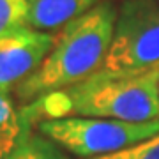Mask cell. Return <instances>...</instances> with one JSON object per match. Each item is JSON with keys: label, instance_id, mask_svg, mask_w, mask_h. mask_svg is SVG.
I'll return each mask as SVG.
<instances>
[{"label": "cell", "instance_id": "6da1fadb", "mask_svg": "<svg viewBox=\"0 0 159 159\" xmlns=\"http://www.w3.org/2000/svg\"><path fill=\"white\" fill-rule=\"evenodd\" d=\"M21 111L30 124L60 117L159 120V66L133 74L97 71L69 89L30 102Z\"/></svg>", "mask_w": 159, "mask_h": 159}, {"label": "cell", "instance_id": "7a4b0ae2", "mask_svg": "<svg viewBox=\"0 0 159 159\" xmlns=\"http://www.w3.org/2000/svg\"><path fill=\"white\" fill-rule=\"evenodd\" d=\"M117 12L111 2H99L87 14L58 30L44 62L16 87L18 101L27 106L96 74L111 44Z\"/></svg>", "mask_w": 159, "mask_h": 159}, {"label": "cell", "instance_id": "3957f363", "mask_svg": "<svg viewBox=\"0 0 159 159\" xmlns=\"http://www.w3.org/2000/svg\"><path fill=\"white\" fill-rule=\"evenodd\" d=\"M37 131L81 159L115 154L159 134V120L125 122L94 117H60L37 124Z\"/></svg>", "mask_w": 159, "mask_h": 159}, {"label": "cell", "instance_id": "277c9868", "mask_svg": "<svg viewBox=\"0 0 159 159\" xmlns=\"http://www.w3.org/2000/svg\"><path fill=\"white\" fill-rule=\"evenodd\" d=\"M159 66V2L125 0L115 20L111 44L99 71L145 73Z\"/></svg>", "mask_w": 159, "mask_h": 159}, {"label": "cell", "instance_id": "5b68a950", "mask_svg": "<svg viewBox=\"0 0 159 159\" xmlns=\"http://www.w3.org/2000/svg\"><path fill=\"white\" fill-rule=\"evenodd\" d=\"M57 35L29 25L0 37V94H11L34 74L55 44Z\"/></svg>", "mask_w": 159, "mask_h": 159}, {"label": "cell", "instance_id": "8992f818", "mask_svg": "<svg viewBox=\"0 0 159 159\" xmlns=\"http://www.w3.org/2000/svg\"><path fill=\"white\" fill-rule=\"evenodd\" d=\"M97 4L99 0H29L27 25L41 32L62 30Z\"/></svg>", "mask_w": 159, "mask_h": 159}, {"label": "cell", "instance_id": "52a82bcc", "mask_svg": "<svg viewBox=\"0 0 159 159\" xmlns=\"http://www.w3.org/2000/svg\"><path fill=\"white\" fill-rule=\"evenodd\" d=\"M30 122L16 110L9 94H0V159H6L30 131Z\"/></svg>", "mask_w": 159, "mask_h": 159}, {"label": "cell", "instance_id": "ba28073f", "mask_svg": "<svg viewBox=\"0 0 159 159\" xmlns=\"http://www.w3.org/2000/svg\"><path fill=\"white\" fill-rule=\"evenodd\" d=\"M6 159H73V157L62 147H58L55 142L43 136L37 131V133H29Z\"/></svg>", "mask_w": 159, "mask_h": 159}, {"label": "cell", "instance_id": "9c48e42d", "mask_svg": "<svg viewBox=\"0 0 159 159\" xmlns=\"http://www.w3.org/2000/svg\"><path fill=\"white\" fill-rule=\"evenodd\" d=\"M29 16V0H0V37L25 27Z\"/></svg>", "mask_w": 159, "mask_h": 159}, {"label": "cell", "instance_id": "30bf717a", "mask_svg": "<svg viewBox=\"0 0 159 159\" xmlns=\"http://www.w3.org/2000/svg\"><path fill=\"white\" fill-rule=\"evenodd\" d=\"M94 159H159V134L143 143H138L134 147L125 148V150Z\"/></svg>", "mask_w": 159, "mask_h": 159}]
</instances>
